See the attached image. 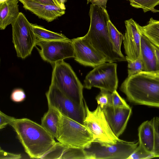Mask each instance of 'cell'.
<instances>
[{
  "instance_id": "cell-1",
  "label": "cell",
  "mask_w": 159,
  "mask_h": 159,
  "mask_svg": "<svg viewBox=\"0 0 159 159\" xmlns=\"http://www.w3.org/2000/svg\"><path fill=\"white\" fill-rule=\"evenodd\" d=\"M120 90L130 102L159 108V70L142 71L127 77Z\"/></svg>"
},
{
  "instance_id": "cell-2",
  "label": "cell",
  "mask_w": 159,
  "mask_h": 159,
  "mask_svg": "<svg viewBox=\"0 0 159 159\" xmlns=\"http://www.w3.org/2000/svg\"><path fill=\"white\" fill-rule=\"evenodd\" d=\"M11 126L31 158L41 159L56 142L41 125L29 119H16Z\"/></svg>"
},
{
  "instance_id": "cell-3",
  "label": "cell",
  "mask_w": 159,
  "mask_h": 159,
  "mask_svg": "<svg viewBox=\"0 0 159 159\" xmlns=\"http://www.w3.org/2000/svg\"><path fill=\"white\" fill-rule=\"evenodd\" d=\"M89 15L90 25L84 36L97 50L104 55L108 62L126 61L113 50L108 34L107 22L110 20L107 10L91 4Z\"/></svg>"
},
{
  "instance_id": "cell-4",
  "label": "cell",
  "mask_w": 159,
  "mask_h": 159,
  "mask_svg": "<svg viewBox=\"0 0 159 159\" xmlns=\"http://www.w3.org/2000/svg\"><path fill=\"white\" fill-rule=\"evenodd\" d=\"M52 66L51 83L57 86L68 98L80 105L84 106V85L70 65L63 60Z\"/></svg>"
},
{
  "instance_id": "cell-5",
  "label": "cell",
  "mask_w": 159,
  "mask_h": 159,
  "mask_svg": "<svg viewBox=\"0 0 159 159\" xmlns=\"http://www.w3.org/2000/svg\"><path fill=\"white\" fill-rule=\"evenodd\" d=\"M58 112L59 121L56 139L69 148L84 149L89 148L93 142V138L88 128Z\"/></svg>"
},
{
  "instance_id": "cell-6",
  "label": "cell",
  "mask_w": 159,
  "mask_h": 159,
  "mask_svg": "<svg viewBox=\"0 0 159 159\" xmlns=\"http://www.w3.org/2000/svg\"><path fill=\"white\" fill-rule=\"evenodd\" d=\"M84 103L86 111L84 125L93 135V142L105 145L115 144L120 140L111 130L100 106L98 105L95 110L91 111L84 99Z\"/></svg>"
},
{
  "instance_id": "cell-7",
  "label": "cell",
  "mask_w": 159,
  "mask_h": 159,
  "mask_svg": "<svg viewBox=\"0 0 159 159\" xmlns=\"http://www.w3.org/2000/svg\"><path fill=\"white\" fill-rule=\"evenodd\" d=\"M11 25L12 42L17 56L25 59L31 54L37 41L32 24L22 13L20 12Z\"/></svg>"
},
{
  "instance_id": "cell-8",
  "label": "cell",
  "mask_w": 159,
  "mask_h": 159,
  "mask_svg": "<svg viewBox=\"0 0 159 159\" xmlns=\"http://www.w3.org/2000/svg\"><path fill=\"white\" fill-rule=\"evenodd\" d=\"M46 96L48 107H52L62 115L84 125L85 106L80 105L68 98L53 84H51Z\"/></svg>"
},
{
  "instance_id": "cell-9",
  "label": "cell",
  "mask_w": 159,
  "mask_h": 159,
  "mask_svg": "<svg viewBox=\"0 0 159 159\" xmlns=\"http://www.w3.org/2000/svg\"><path fill=\"white\" fill-rule=\"evenodd\" d=\"M139 145L138 142L120 139L113 144L102 145L93 142L84 149L88 159H128Z\"/></svg>"
},
{
  "instance_id": "cell-10",
  "label": "cell",
  "mask_w": 159,
  "mask_h": 159,
  "mask_svg": "<svg viewBox=\"0 0 159 159\" xmlns=\"http://www.w3.org/2000/svg\"><path fill=\"white\" fill-rule=\"evenodd\" d=\"M117 67L115 63L106 62L94 68L86 76L84 87L90 89L94 87L113 93L118 86Z\"/></svg>"
},
{
  "instance_id": "cell-11",
  "label": "cell",
  "mask_w": 159,
  "mask_h": 159,
  "mask_svg": "<svg viewBox=\"0 0 159 159\" xmlns=\"http://www.w3.org/2000/svg\"><path fill=\"white\" fill-rule=\"evenodd\" d=\"M36 47L42 58L51 64L71 57H74V48L71 39L68 40L44 41L37 39Z\"/></svg>"
},
{
  "instance_id": "cell-12",
  "label": "cell",
  "mask_w": 159,
  "mask_h": 159,
  "mask_svg": "<svg viewBox=\"0 0 159 159\" xmlns=\"http://www.w3.org/2000/svg\"><path fill=\"white\" fill-rule=\"evenodd\" d=\"M75 60L80 64L94 68L106 62V57L95 49L84 36L71 39Z\"/></svg>"
},
{
  "instance_id": "cell-13",
  "label": "cell",
  "mask_w": 159,
  "mask_h": 159,
  "mask_svg": "<svg viewBox=\"0 0 159 159\" xmlns=\"http://www.w3.org/2000/svg\"><path fill=\"white\" fill-rule=\"evenodd\" d=\"M126 27L123 43L127 61L141 57V42L142 34L141 26L133 19L125 21Z\"/></svg>"
},
{
  "instance_id": "cell-14",
  "label": "cell",
  "mask_w": 159,
  "mask_h": 159,
  "mask_svg": "<svg viewBox=\"0 0 159 159\" xmlns=\"http://www.w3.org/2000/svg\"><path fill=\"white\" fill-rule=\"evenodd\" d=\"M102 109L111 130L119 138L126 129L132 114L131 108H116L108 106Z\"/></svg>"
},
{
  "instance_id": "cell-15",
  "label": "cell",
  "mask_w": 159,
  "mask_h": 159,
  "mask_svg": "<svg viewBox=\"0 0 159 159\" xmlns=\"http://www.w3.org/2000/svg\"><path fill=\"white\" fill-rule=\"evenodd\" d=\"M23 7L48 22L53 21L65 13V10L56 5H51L27 0H18Z\"/></svg>"
},
{
  "instance_id": "cell-16",
  "label": "cell",
  "mask_w": 159,
  "mask_h": 159,
  "mask_svg": "<svg viewBox=\"0 0 159 159\" xmlns=\"http://www.w3.org/2000/svg\"><path fill=\"white\" fill-rule=\"evenodd\" d=\"M18 0H6L0 3V28L4 30L19 16Z\"/></svg>"
},
{
  "instance_id": "cell-17",
  "label": "cell",
  "mask_w": 159,
  "mask_h": 159,
  "mask_svg": "<svg viewBox=\"0 0 159 159\" xmlns=\"http://www.w3.org/2000/svg\"><path fill=\"white\" fill-rule=\"evenodd\" d=\"M141 50L143 71L149 72L158 70L157 59L152 43L143 34L141 38Z\"/></svg>"
},
{
  "instance_id": "cell-18",
  "label": "cell",
  "mask_w": 159,
  "mask_h": 159,
  "mask_svg": "<svg viewBox=\"0 0 159 159\" xmlns=\"http://www.w3.org/2000/svg\"><path fill=\"white\" fill-rule=\"evenodd\" d=\"M139 144L148 152L153 153L154 131L152 119L143 122L138 129Z\"/></svg>"
},
{
  "instance_id": "cell-19",
  "label": "cell",
  "mask_w": 159,
  "mask_h": 159,
  "mask_svg": "<svg viewBox=\"0 0 159 159\" xmlns=\"http://www.w3.org/2000/svg\"><path fill=\"white\" fill-rule=\"evenodd\" d=\"M48 110L41 120V125L54 138H57L59 121L58 113L54 108L48 107Z\"/></svg>"
},
{
  "instance_id": "cell-20",
  "label": "cell",
  "mask_w": 159,
  "mask_h": 159,
  "mask_svg": "<svg viewBox=\"0 0 159 159\" xmlns=\"http://www.w3.org/2000/svg\"><path fill=\"white\" fill-rule=\"evenodd\" d=\"M142 34L159 48V20L151 18L147 24L141 26Z\"/></svg>"
},
{
  "instance_id": "cell-21",
  "label": "cell",
  "mask_w": 159,
  "mask_h": 159,
  "mask_svg": "<svg viewBox=\"0 0 159 159\" xmlns=\"http://www.w3.org/2000/svg\"><path fill=\"white\" fill-rule=\"evenodd\" d=\"M32 25L33 32L37 40L54 41L70 39L62 34L49 30L37 25L32 24Z\"/></svg>"
},
{
  "instance_id": "cell-22",
  "label": "cell",
  "mask_w": 159,
  "mask_h": 159,
  "mask_svg": "<svg viewBox=\"0 0 159 159\" xmlns=\"http://www.w3.org/2000/svg\"><path fill=\"white\" fill-rule=\"evenodd\" d=\"M108 34L114 51L123 58H125L122 53L121 46L124 38V35L119 32L111 21L107 22Z\"/></svg>"
},
{
  "instance_id": "cell-23",
  "label": "cell",
  "mask_w": 159,
  "mask_h": 159,
  "mask_svg": "<svg viewBox=\"0 0 159 159\" xmlns=\"http://www.w3.org/2000/svg\"><path fill=\"white\" fill-rule=\"evenodd\" d=\"M130 5L137 8H141L144 12L149 11L157 12L155 7L159 4V0H129Z\"/></svg>"
},
{
  "instance_id": "cell-24",
  "label": "cell",
  "mask_w": 159,
  "mask_h": 159,
  "mask_svg": "<svg viewBox=\"0 0 159 159\" xmlns=\"http://www.w3.org/2000/svg\"><path fill=\"white\" fill-rule=\"evenodd\" d=\"M88 159L85 151L84 148L67 147L61 159Z\"/></svg>"
},
{
  "instance_id": "cell-25",
  "label": "cell",
  "mask_w": 159,
  "mask_h": 159,
  "mask_svg": "<svg viewBox=\"0 0 159 159\" xmlns=\"http://www.w3.org/2000/svg\"><path fill=\"white\" fill-rule=\"evenodd\" d=\"M68 147L58 142H56L54 146L41 159H61L66 149Z\"/></svg>"
},
{
  "instance_id": "cell-26",
  "label": "cell",
  "mask_w": 159,
  "mask_h": 159,
  "mask_svg": "<svg viewBox=\"0 0 159 159\" xmlns=\"http://www.w3.org/2000/svg\"><path fill=\"white\" fill-rule=\"evenodd\" d=\"M127 62L128 77L143 70V66L141 57H139L133 61Z\"/></svg>"
},
{
  "instance_id": "cell-27",
  "label": "cell",
  "mask_w": 159,
  "mask_h": 159,
  "mask_svg": "<svg viewBox=\"0 0 159 159\" xmlns=\"http://www.w3.org/2000/svg\"><path fill=\"white\" fill-rule=\"evenodd\" d=\"M99 94L96 97L98 105L102 109L104 107L110 106L111 93L103 89H101Z\"/></svg>"
},
{
  "instance_id": "cell-28",
  "label": "cell",
  "mask_w": 159,
  "mask_h": 159,
  "mask_svg": "<svg viewBox=\"0 0 159 159\" xmlns=\"http://www.w3.org/2000/svg\"><path fill=\"white\" fill-rule=\"evenodd\" d=\"M154 131V146L153 154L155 157H159V117L152 119Z\"/></svg>"
},
{
  "instance_id": "cell-29",
  "label": "cell",
  "mask_w": 159,
  "mask_h": 159,
  "mask_svg": "<svg viewBox=\"0 0 159 159\" xmlns=\"http://www.w3.org/2000/svg\"><path fill=\"white\" fill-rule=\"evenodd\" d=\"M155 157L152 153L146 151L139 144L128 159H146Z\"/></svg>"
},
{
  "instance_id": "cell-30",
  "label": "cell",
  "mask_w": 159,
  "mask_h": 159,
  "mask_svg": "<svg viewBox=\"0 0 159 159\" xmlns=\"http://www.w3.org/2000/svg\"><path fill=\"white\" fill-rule=\"evenodd\" d=\"M110 106L116 108H128L130 106L116 90L111 93Z\"/></svg>"
},
{
  "instance_id": "cell-31",
  "label": "cell",
  "mask_w": 159,
  "mask_h": 159,
  "mask_svg": "<svg viewBox=\"0 0 159 159\" xmlns=\"http://www.w3.org/2000/svg\"><path fill=\"white\" fill-rule=\"evenodd\" d=\"M26 97L24 90L21 88H16L12 91L11 96V100L15 102H20L24 101Z\"/></svg>"
},
{
  "instance_id": "cell-32",
  "label": "cell",
  "mask_w": 159,
  "mask_h": 159,
  "mask_svg": "<svg viewBox=\"0 0 159 159\" xmlns=\"http://www.w3.org/2000/svg\"><path fill=\"white\" fill-rule=\"evenodd\" d=\"M16 119L0 111V129H2L8 125L11 126Z\"/></svg>"
},
{
  "instance_id": "cell-33",
  "label": "cell",
  "mask_w": 159,
  "mask_h": 159,
  "mask_svg": "<svg viewBox=\"0 0 159 159\" xmlns=\"http://www.w3.org/2000/svg\"><path fill=\"white\" fill-rule=\"evenodd\" d=\"M22 156L20 154H15L7 152L0 148V159H20Z\"/></svg>"
},
{
  "instance_id": "cell-34",
  "label": "cell",
  "mask_w": 159,
  "mask_h": 159,
  "mask_svg": "<svg viewBox=\"0 0 159 159\" xmlns=\"http://www.w3.org/2000/svg\"><path fill=\"white\" fill-rule=\"evenodd\" d=\"M107 0H90L89 2L91 4L100 7L106 10V4Z\"/></svg>"
},
{
  "instance_id": "cell-35",
  "label": "cell",
  "mask_w": 159,
  "mask_h": 159,
  "mask_svg": "<svg viewBox=\"0 0 159 159\" xmlns=\"http://www.w3.org/2000/svg\"><path fill=\"white\" fill-rule=\"evenodd\" d=\"M45 4L57 6L54 0H27Z\"/></svg>"
},
{
  "instance_id": "cell-36",
  "label": "cell",
  "mask_w": 159,
  "mask_h": 159,
  "mask_svg": "<svg viewBox=\"0 0 159 159\" xmlns=\"http://www.w3.org/2000/svg\"><path fill=\"white\" fill-rule=\"evenodd\" d=\"M152 45L155 52L157 59L158 70H159V48H157L156 46L154 45L152 43Z\"/></svg>"
},
{
  "instance_id": "cell-37",
  "label": "cell",
  "mask_w": 159,
  "mask_h": 159,
  "mask_svg": "<svg viewBox=\"0 0 159 159\" xmlns=\"http://www.w3.org/2000/svg\"><path fill=\"white\" fill-rule=\"evenodd\" d=\"M56 3H57V6L61 7V8L66 10V7L65 6H63L61 3L60 0H54Z\"/></svg>"
},
{
  "instance_id": "cell-38",
  "label": "cell",
  "mask_w": 159,
  "mask_h": 159,
  "mask_svg": "<svg viewBox=\"0 0 159 159\" xmlns=\"http://www.w3.org/2000/svg\"><path fill=\"white\" fill-rule=\"evenodd\" d=\"M67 0H60L61 4L64 6H65V3Z\"/></svg>"
},
{
  "instance_id": "cell-39",
  "label": "cell",
  "mask_w": 159,
  "mask_h": 159,
  "mask_svg": "<svg viewBox=\"0 0 159 159\" xmlns=\"http://www.w3.org/2000/svg\"><path fill=\"white\" fill-rule=\"evenodd\" d=\"M87 4L89 3V1L90 0H87Z\"/></svg>"
},
{
  "instance_id": "cell-40",
  "label": "cell",
  "mask_w": 159,
  "mask_h": 159,
  "mask_svg": "<svg viewBox=\"0 0 159 159\" xmlns=\"http://www.w3.org/2000/svg\"><path fill=\"white\" fill-rule=\"evenodd\" d=\"M157 12H159V11L158 10Z\"/></svg>"
},
{
  "instance_id": "cell-41",
  "label": "cell",
  "mask_w": 159,
  "mask_h": 159,
  "mask_svg": "<svg viewBox=\"0 0 159 159\" xmlns=\"http://www.w3.org/2000/svg\"></svg>"
}]
</instances>
